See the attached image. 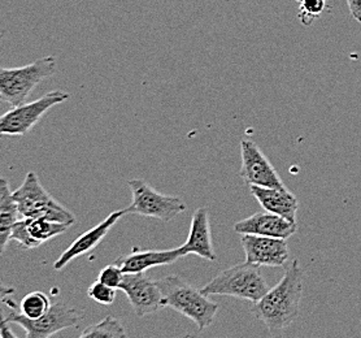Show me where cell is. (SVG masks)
Instances as JSON below:
<instances>
[{
	"label": "cell",
	"instance_id": "12",
	"mask_svg": "<svg viewBox=\"0 0 361 338\" xmlns=\"http://www.w3.org/2000/svg\"><path fill=\"white\" fill-rule=\"evenodd\" d=\"M126 214H128L126 208L114 211L108 215L103 222L91 228L90 231H85L78 239L72 242V245L66 248L61 255L59 256L58 260L54 264V270L61 271L74 259L86 255L94 248H98L99 243L107 236L108 231H111L112 227H115V224L123 217V215Z\"/></svg>",
	"mask_w": 361,
	"mask_h": 338
},
{
	"label": "cell",
	"instance_id": "26",
	"mask_svg": "<svg viewBox=\"0 0 361 338\" xmlns=\"http://www.w3.org/2000/svg\"><path fill=\"white\" fill-rule=\"evenodd\" d=\"M7 324L8 322H6V319L3 318V320H1V332H0V337L1 338H7V337H12V338H16V336L11 332V330L7 328Z\"/></svg>",
	"mask_w": 361,
	"mask_h": 338
},
{
	"label": "cell",
	"instance_id": "9",
	"mask_svg": "<svg viewBox=\"0 0 361 338\" xmlns=\"http://www.w3.org/2000/svg\"><path fill=\"white\" fill-rule=\"evenodd\" d=\"M240 157L242 165L239 169V177L248 186L256 185L263 188L286 189L281 180L276 168L271 165L269 159L264 155L262 149L254 140L245 138L240 142Z\"/></svg>",
	"mask_w": 361,
	"mask_h": 338
},
{
	"label": "cell",
	"instance_id": "8",
	"mask_svg": "<svg viewBox=\"0 0 361 338\" xmlns=\"http://www.w3.org/2000/svg\"><path fill=\"white\" fill-rule=\"evenodd\" d=\"M4 319L24 328L26 338H47L61 330L78 327L82 320V313L63 302H56L52 305L49 313L37 320L27 319L15 310H12Z\"/></svg>",
	"mask_w": 361,
	"mask_h": 338
},
{
	"label": "cell",
	"instance_id": "16",
	"mask_svg": "<svg viewBox=\"0 0 361 338\" xmlns=\"http://www.w3.org/2000/svg\"><path fill=\"white\" fill-rule=\"evenodd\" d=\"M250 191L265 211L279 215L291 223H296L299 202L295 195L286 189H274L251 185Z\"/></svg>",
	"mask_w": 361,
	"mask_h": 338
},
{
	"label": "cell",
	"instance_id": "10",
	"mask_svg": "<svg viewBox=\"0 0 361 338\" xmlns=\"http://www.w3.org/2000/svg\"><path fill=\"white\" fill-rule=\"evenodd\" d=\"M120 290L126 294L138 318L159 313L165 308L164 297L157 281L146 273H125Z\"/></svg>",
	"mask_w": 361,
	"mask_h": 338
},
{
	"label": "cell",
	"instance_id": "4",
	"mask_svg": "<svg viewBox=\"0 0 361 338\" xmlns=\"http://www.w3.org/2000/svg\"><path fill=\"white\" fill-rule=\"evenodd\" d=\"M56 58L44 56L20 68L0 69V98L16 107L26 103L29 95L39 83L56 73Z\"/></svg>",
	"mask_w": 361,
	"mask_h": 338
},
{
	"label": "cell",
	"instance_id": "7",
	"mask_svg": "<svg viewBox=\"0 0 361 338\" xmlns=\"http://www.w3.org/2000/svg\"><path fill=\"white\" fill-rule=\"evenodd\" d=\"M69 98L71 95L64 91H51L39 99L12 107L0 119V133L3 135H24L41 121L42 117L51 108L64 103Z\"/></svg>",
	"mask_w": 361,
	"mask_h": 338
},
{
	"label": "cell",
	"instance_id": "5",
	"mask_svg": "<svg viewBox=\"0 0 361 338\" xmlns=\"http://www.w3.org/2000/svg\"><path fill=\"white\" fill-rule=\"evenodd\" d=\"M13 197L23 217H46L66 227H72L75 223L74 215L49 195L35 172L26 174L21 186L13 191Z\"/></svg>",
	"mask_w": 361,
	"mask_h": 338
},
{
	"label": "cell",
	"instance_id": "25",
	"mask_svg": "<svg viewBox=\"0 0 361 338\" xmlns=\"http://www.w3.org/2000/svg\"><path fill=\"white\" fill-rule=\"evenodd\" d=\"M347 4L351 12V16L356 21L361 23V0H347Z\"/></svg>",
	"mask_w": 361,
	"mask_h": 338
},
{
	"label": "cell",
	"instance_id": "3",
	"mask_svg": "<svg viewBox=\"0 0 361 338\" xmlns=\"http://www.w3.org/2000/svg\"><path fill=\"white\" fill-rule=\"evenodd\" d=\"M200 290L208 297L226 296L255 303L268 293L269 285L260 272L259 265L245 262L224 270Z\"/></svg>",
	"mask_w": 361,
	"mask_h": 338
},
{
	"label": "cell",
	"instance_id": "19",
	"mask_svg": "<svg viewBox=\"0 0 361 338\" xmlns=\"http://www.w3.org/2000/svg\"><path fill=\"white\" fill-rule=\"evenodd\" d=\"M52 305L54 303L51 298L46 293L32 291V293H27L20 302V305L17 306H18V311L21 315H24L25 318L37 320L49 313Z\"/></svg>",
	"mask_w": 361,
	"mask_h": 338
},
{
	"label": "cell",
	"instance_id": "1",
	"mask_svg": "<svg viewBox=\"0 0 361 338\" xmlns=\"http://www.w3.org/2000/svg\"><path fill=\"white\" fill-rule=\"evenodd\" d=\"M303 296V270L294 259L285 271L283 277L260 301L252 303L251 313L263 322L271 333L285 330L295 322L300 311Z\"/></svg>",
	"mask_w": 361,
	"mask_h": 338
},
{
	"label": "cell",
	"instance_id": "20",
	"mask_svg": "<svg viewBox=\"0 0 361 338\" xmlns=\"http://www.w3.org/2000/svg\"><path fill=\"white\" fill-rule=\"evenodd\" d=\"M128 333L125 330L123 322L114 316L108 315L102 322L87 327L81 333V337H126Z\"/></svg>",
	"mask_w": 361,
	"mask_h": 338
},
{
	"label": "cell",
	"instance_id": "18",
	"mask_svg": "<svg viewBox=\"0 0 361 338\" xmlns=\"http://www.w3.org/2000/svg\"><path fill=\"white\" fill-rule=\"evenodd\" d=\"M27 231L34 241H37L39 245H43L49 239H55L60 234L66 233L69 227L64 224L52 222L46 217H25Z\"/></svg>",
	"mask_w": 361,
	"mask_h": 338
},
{
	"label": "cell",
	"instance_id": "15",
	"mask_svg": "<svg viewBox=\"0 0 361 338\" xmlns=\"http://www.w3.org/2000/svg\"><path fill=\"white\" fill-rule=\"evenodd\" d=\"M183 258L180 248L171 250H140L134 248L132 253L118 256L115 263L125 273L146 272L149 268L172 264Z\"/></svg>",
	"mask_w": 361,
	"mask_h": 338
},
{
	"label": "cell",
	"instance_id": "21",
	"mask_svg": "<svg viewBox=\"0 0 361 338\" xmlns=\"http://www.w3.org/2000/svg\"><path fill=\"white\" fill-rule=\"evenodd\" d=\"M328 0H298V16L304 26L312 25L326 8Z\"/></svg>",
	"mask_w": 361,
	"mask_h": 338
},
{
	"label": "cell",
	"instance_id": "6",
	"mask_svg": "<svg viewBox=\"0 0 361 338\" xmlns=\"http://www.w3.org/2000/svg\"><path fill=\"white\" fill-rule=\"evenodd\" d=\"M128 185L132 190L133 197L130 206L126 208L128 214L154 217L164 223H169L188 210L186 203L182 199L159 193L145 180H129Z\"/></svg>",
	"mask_w": 361,
	"mask_h": 338
},
{
	"label": "cell",
	"instance_id": "17",
	"mask_svg": "<svg viewBox=\"0 0 361 338\" xmlns=\"http://www.w3.org/2000/svg\"><path fill=\"white\" fill-rule=\"evenodd\" d=\"M23 219L13 193L9 189L8 181H0V253L4 254L11 241V231L13 225Z\"/></svg>",
	"mask_w": 361,
	"mask_h": 338
},
{
	"label": "cell",
	"instance_id": "22",
	"mask_svg": "<svg viewBox=\"0 0 361 338\" xmlns=\"http://www.w3.org/2000/svg\"><path fill=\"white\" fill-rule=\"evenodd\" d=\"M11 241H16L18 243V248H23V250H33V248L41 246L37 241H34L33 237L30 236V233L27 231V225H26L25 217L18 220L13 225V228L11 231Z\"/></svg>",
	"mask_w": 361,
	"mask_h": 338
},
{
	"label": "cell",
	"instance_id": "24",
	"mask_svg": "<svg viewBox=\"0 0 361 338\" xmlns=\"http://www.w3.org/2000/svg\"><path fill=\"white\" fill-rule=\"evenodd\" d=\"M123 274H125V272L117 264H109L99 272L98 280L103 282V284H106L108 286L120 289L121 284H123Z\"/></svg>",
	"mask_w": 361,
	"mask_h": 338
},
{
	"label": "cell",
	"instance_id": "13",
	"mask_svg": "<svg viewBox=\"0 0 361 338\" xmlns=\"http://www.w3.org/2000/svg\"><path fill=\"white\" fill-rule=\"evenodd\" d=\"M296 231V223H291L288 219L268 211L256 212L234 225V231L238 234H256L276 239H290Z\"/></svg>",
	"mask_w": 361,
	"mask_h": 338
},
{
	"label": "cell",
	"instance_id": "2",
	"mask_svg": "<svg viewBox=\"0 0 361 338\" xmlns=\"http://www.w3.org/2000/svg\"><path fill=\"white\" fill-rule=\"evenodd\" d=\"M157 282L161 289L165 307H171L192 320L200 332L212 325L220 306L211 301L202 290L177 274H168Z\"/></svg>",
	"mask_w": 361,
	"mask_h": 338
},
{
	"label": "cell",
	"instance_id": "23",
	"mask_svg": "<svg viewBox=\"0 0 361 338\" xmlns=\"http://www.w3.org/2000/svg\"><path fill=\"white\" fill-rule=\"evenodd\" d=\"M116 290L117 289L108 286L98 280L92 282L90 288L87 289V297L99 305L111 306L115 302Z\"/></svg>",
	"mask_w": 361,
	"mask_h": 338
},
{
	"label": "cell",
	"instance_id": "14",
	"mask_svg": "<svg viewBox=\"0 0 361 338\" xmlns=\"http://www.w3.org/2000/svg\"><path fill=\"white\" fill-rule=\"evenodd\" d=\"M180 248L183 256L195 254L208 262L217 260L212 242L209 212L207 207H199L192 215L189 239Z\"/></svg>",
	"mask_w": 361,
	"mask_h": 338
},
{
	"label": "cell",
	"instance_id": "11",
	"mask_svg": "<svg viewBox=\"0 0 361 338\" xmlns=\"http://www.w3.org/2000/svg\"><path fill=\"white\" fill-rule=\"evenodd\" d=\"M240 243L248 263L259 267H283L288 263L290 253L286 239L242 234Z\"/></svg>",
	"mask_w": 361,
	"mask_h": 338
}]
</instances>
